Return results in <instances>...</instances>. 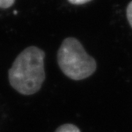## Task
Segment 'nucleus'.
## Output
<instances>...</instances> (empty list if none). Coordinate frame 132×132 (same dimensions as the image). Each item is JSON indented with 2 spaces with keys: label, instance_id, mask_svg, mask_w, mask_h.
Returning <instances> with one entry per match:
<instances>
[{
  "label": "nucleus",
  "instance_id": "obj_5",
  "mask_svg": "<svg viewBox=\"0 0 132 132\" xmlns=\"http://www.w3.org/2000/svg\"><path fill=\"white\" fill-rule=\"evenodd\" d=\"M127 19L129 24L131 25V27H132V2H131L127 7Z\"/></svg>",
  "mask_w": 132,
  "mask_h": 132
},
{
  "label": "nucleus",
  "instance_id": "obj_1",
  "mask_svg": "<svg viewBox=\"0 0 132 132\" xmlns=\"http://www.w3.org/2000/svg\"><path fill=\"white\" fill-rule=\"evenodd\" d=\"M44 58L45 52L36 46H29L21 52L8 72L13 88L25 95L39 91L46 78Z\"/></svg>",
  "mask_w": 132,
  "mask_h": 132
},
{
  "label": "nucleus",
  "instance_id": "obj_3",
  "mask_svg": "<svg viewBox=\"0 0 132 132\" xmlns=\"http://www.w3.org/2000/svg\"><path fill=\"white\" fill-rule=\"evenodd\" d=\"M54 132H81L79 128L73 124H64L57 128Z\"/></svg>",
  "mask_w": 132,
  "mask_h": 132
},
{
  "label": "nucleus",
  "instance_id": "obj_4",
  "mask_svg": "<svg viewBox=\"0 0 132 132\" xmlns=\"http://www.w3.org/2000/svg\"><path fill=\"white\" fill-rule=\"evenodd\" d=\"M15 0H0L1 8H8L13 5Z\"/></svg>",
  "mask_w": 132,
  "mask_h": 132
},
{
  "label": "nucleus",
  "instance_id": "obj_2",
  "mask_svg": "<svg viewBox=\"0 0 132 132\" xmlns=\"http://www.w3.org/2000/svg\"><path fill=\"white\" fill-rule=\"evenodd\" d=\"M57 62L63 73L73 80L89 77L96 70V62L77 39H65L57 52Z\"/></svg>",
  "mask_w": 132,
  "mask_h": 132
},
{
  "label": "nucleus",
  "instance_id": "obj_6",
  "mask_svg": "<svg viewBox=\"0 0 132 132\" xmlns=\"http://www.w3.org/2000/svg\"><path fill=\"white\" fill-rule=\"evenodd\" d=\"M68 1L69 2H71V4H73V5H82V4L90 2L91 0H68Z\"/></svg>",
  "mask_w": 132,
  "mask_h": 132
}]
</instances>
